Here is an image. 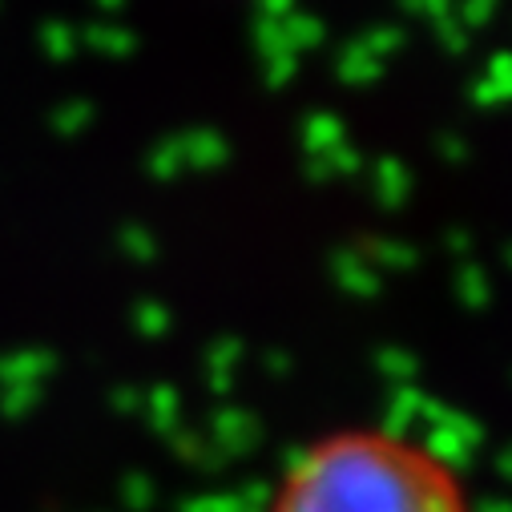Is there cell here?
Here are the masks:
<instances>
[{"label": "cell", "instance_id": "6da1fadb", "mask_svg": "<svg viewBox=\"0 0 512 512\" xmlns=\"http://www.w3.org/2000/svg\"><path fill=\"white\" fill-rule=\"evenodd\" d=\"M267 512H472L460 476L396 432H335L291 460Z\"/></svg>", "mask_w": 512, "mask_h": 512}]
</instances>
